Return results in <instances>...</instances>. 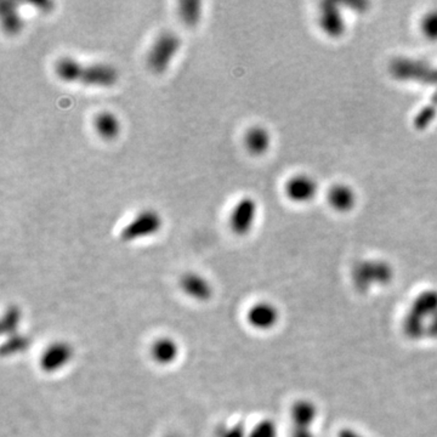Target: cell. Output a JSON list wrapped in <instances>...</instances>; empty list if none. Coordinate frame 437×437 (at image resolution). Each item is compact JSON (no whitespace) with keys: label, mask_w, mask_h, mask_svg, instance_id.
<instances>
[{"label":"cell","mask_w":437,"mask_h":437,"mask_svg":"<svg viewBox=\"0 0 437 437\" xmlns=\"http://www.w3.org/2000/svg\"><path fill=\"white\" fill-rule=\"evenodd\" d=\"M151 356L154 358V362L167 366L177 361L179 346L170 338H159L151 346Z\"/></svg>","instance_id":"cell-15"},{"label":"cell","mask_w":437,"mask_h":437,"mask_svg":"<svg viewBox=\"0 0 437 437\" xmlns=\"http://www.w3.org/2000/svg\"><path fill=\"white\" fill-rule=\"evenodd\" d=\"M162 225L163 218L158 212L154 209L142 210L123 228L121 232V241L133 242L142 238L151 237L159 232Z\"/></svg>","instance_id":"cell-4"},{"label":"cell","mask_w":437,"mask_h":437,"mask_svg":"<svg viewBox=\"0 0 437 437\" xmlns=\"http://www.w3.org/2000/svg\"><path fill=\"white\" fill-rule=\"evenodd\" d=\"M318 192V184L309 174H297L289 177L284 185V193L290 202L304 205L311 202Z\"/></svg>","instance_id":"cell-8"},{"label":"cell","mask_w":437,"mask_h":437,"mask_svg":"<svg viewBox=\"0 0 437 437\" xmlns=\"http://www.w3.org/2000/svg\"><path fill=\"white\" fill-rule=\"evenodd\" d=\"M218 437H248L244 424H235L230 428L221 429Z\"/></svg>","instance_id":"cell-22"},{"label":"cell","mask_w":437,"mask_h":437,"mask_svg":"<svg viewBox=\"0 0 437 437\" xmlns=\"http://www.w3.org/2000/svg\"><path fill=\"white\" fill-rule=\"evenodd\" d=\"M279 309L269 302H258L248 310L246 322L258 330H270L277 326L279 321Z\"/></svg>","instance_id":"cell-9"},{"label":"cell","mask_w":437,"mask_h":437,"mask_svg":"<svg viewBox=\"0 0 437 437\" xmlns=\"http://www.w3.org/2000/svg\"><path fill=\"white\" fill-rule=\"evenodd\" d=\"M170 437H175V436H170Z\"/></svg>","instance_id":"cell-24"},{"label":"cell","mask_w":437,"mask_h":437,"mask_svg":"<svg viewBox=\"0 0 437 437\" xmlns=\"http://www.w3.org/2000/svg\"><path fill=\"white\" fill-rule=\"evenodd\" d=\"M55 75L66 83H82L96 88H111L119 80L114 66L108 64H82L70 56L61 57L54 66Z\"/></svg>","instance_id":"cell-2"},{"label":"cell","mask_w":437,"mask_h":437,"mask_svg":"<svg viewBox=\"0 0 437 437\" xmlns=\"http://www.w3.org/2000/svg\"><path fill=\"white\" fill-rule=\"evenodd\" d=\"M180 287L184 293L198 302H207L213 295V289L209 282L200 274L193 272L182 276L180 279Z\"/></svg>","instance_id":"cell-11"},{"label":"cell","mask_w":437,"mask_h":437,"mask_svg":"<svg viewBox=\"0 0 437 437\" xmlns=\"http://www.w3.org/2000/svg\"><path fill=\"white\" fill-rule=\"evenodd\" d=\"M270 131L261 126H251L244 136V144L249 154L253 156L265 154L271 146Z\"/></svg>","instance_id":"cell-13"},{"label":"cell","mask_w":437,"mask_h":437,"mask_svg":"<svg viewBox=\"0 0 437 437\" xmlns=\"http://www.w3.org/2000/svg\"><path fill=\"white\" fill-rule=\"evenodd\" d=\"M422 31L429 39H437V11L427 15L422 22Z\"/></svg>","instance_id":"cell-21"},{"label":"cell","mask_w":437,"mask_h":437,"mask_svg":"<svg viewBox=\"0 0 437 437\" xmlns=\"http://www.w3.org/2000/svg\"><path fill=\"white\" fill-rule=\"evenodd\" d=\"M327 200L332 208H334L338 212L345 213L349 210L354 209L356 202H357V195L354 191L353 187L346 184H335L330 187Z\"/></svg>","instance_id":"cell-12"},{"label":"cell","mask_w":437,"mask_h":437,"mask_svg":"<svg viewBox=\"0 0 437 437\" xmlns=\"http://www.w3.org/2000/svg\"><path fill=\"white\" fill-rule=\"evenodd\" d=\"M31 344V341L26 336L22 335H13L3 346V355H16L22 353L27 349Z\"/></svg>","instance_id":"cell-19"},{"label":"cell","mask_w":437,"mask_h":437,"mask_svg":"<svg viewBox=\"0 0 437 437\" xmlns=\"http://www.w3.org/2000/svg\"><path fill=\"white\" fill-rule=\"evenodd\" d=\"M20 321H21V311L17 307H11L6 312L4 318H3V333L4 334H13L17 329Z\"/></svg>","instance_id":"cell-20"},{"label":"cell","mask_w":437,"mask_h":437,"mask_svg":"<svg viewBox=\"0 0 437 437\" xmlns=\"http://www.w3.org/2000/svg\"><path fill=\"white\" fill-rule=\"evenodd\" d=\"M258 216V205L251 197H243L233 207L228 218L230 228L237 236H246L254 228Z\"/></svg>","instance_id":"cell-7"},{"label":"cell","mask_w":437,"mask_h":437,"mask_svg":"<svg viewBox=\"0 0 437 437\" xmlns=\"http://www.w3.org/2000/svg\"><path fill=\"white\" fill-rule=\"evenodd\" d=\"M0 15L5 32L10 36H15L24 28V19L19 13L17 4L14 1H1Z\"/></svg>","instance_id":"cell-16"},{"label":"cell","mask_w":437,"mask_h":437,"mask_svg":"<svg viewBox=\"0 0 437 437\" xmlns=\"http://www.w3.org/2000/svg\"><path fill=\"white\" fill-rule=\"evenodd\" d=\"M75 355L73 348L65 341L50 345L40 357V368L44 372L55 373L66 367Z\"/></svg>","instance_id":"cell-10"},{"label":"cell","mask_w":437,"mask_h":437,"mask_svg":"<svg viewBox=\"0 0 437 437\" xmlns=\"http://www.w3.org/2000/svg\"><path fill=\"white\" fill-rule=\"evenodd\" d=\"M390 265L385 261H363L354 270V283L358 290H369L389 283L392 277Z\"/></svg>","instance_id":"cell-5"},{"label":"cell","mask_w":437,"mask_h":437,"mask_svg":"<svg viewBox=\"0 0 437 437\" xmlns=\"http://www.w3.org/2000/svg\"><path fill=\"white\" fill-rule=\"evenodd\" d=\"M94 128L101 139L112 141L121 134V121L110 111L100 112L94 118Z\"/></svg>","instance_id":"cell-14"},{"label":"cell","mask_w":437,"mask_h":437,"mask_svg":"<svg viewBox=\"0 0 437 437\" xmlns=\"http://www.w3.org/2000/svg\"><path fill=\"white\" fill-rule=\"evenodd\" d=\"M248 437H279V430L274 420L264 419L251 429Z\"/></svg>","instance_id":"cell-18"},{"label":"cell","mask_w":437,"mask_h":437,"mask_svg":"<svg viewBox=\"0 0 437 437\" xmlns=\"http://www.w3.org/2000/svg\"><path fill=\"white\" fill-rule=\"evenodd\" d=\"M177 14L186 27H197L202 20V3L200 0H182L177 6Z\"/></svg>","instance_id":"cell-17"},{"label":"cell","mask_w":437,"mask_h":437,"mask_svg":"<svg viewBox=\"0 0 437 437\" xmlns=\"http://www.w3.org/2000/svg\"><path fill=\"white\" fill-rule=\"evenodd\" d=\"M338 437H367L364 434L361 433V431H357V430H355V429H343L341 431H339V435Z\"/></svg>","instance_id":"cell-23"},{"label":"cell","mask_w":437,"mask_h":437,"mask_svg":"<svg viewBox=\"0 0 437 437\" xmlns=\"http://www.w3.org/2000/svg\"><path fill=\"white\" fill-rule=\"evenodd\" d=\"M318 407L310 400H299L290 407V437H316L313 428L318 419Z\"/></svg>","instance_id":"cell-6"},{"label":"cell","mask_w":437,"mask_h":437,"mask_svg":"<svg viewBox=\"0 0 437 437\" xmlns=\"http://www.w3.org/2000/svg\"><path fill=\"white\" fill-rule=\"evenodd\" d=\"M182 38L177 33L165 31L156 38L149 47L146 62L154 75H163L182 49Z\"/></svg>","instance_id":"cell-3"},{"label":"cell","mask_w":437,"mask_h":437,"mask_svg":"<svg viewBox=\"0 0 437 437\" xmlns=\"http://www.w3.org/2000/svg\"><path fill=\"white\" fill-rule=\"evenodd\" d=\"M402 332L414 341L437 339V290L415 295L402 318Z\"/></svg>","instance_id":"cell-1"}]
</instances>
